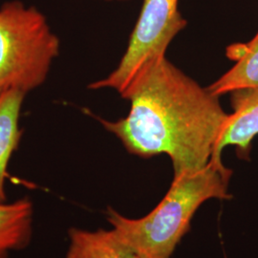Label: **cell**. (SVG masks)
<instances>
[{
    "label": "cell",
    "instance_id": "6da1fadb",
    "mask_svg": "<svg viewBox=\"0 0 258 258\" xmlns=\"http://www.w3.org/2000/svg\"><path fill=\"white\" fill-rule=\"evenodd\" d=\"M120 96L130 102L128 115L99 120L130 154L145 159L166 154L174 176L209 165L230 114L208 87L163 55L145 65Z\"/></svg>",
    "mask_w": 258,
    "mask_h": 258
},
{
    "label": "cell",
    "instance_id": "7a4b0ae2",
    "mask_svg": "<svg viewBox=\"0 0 258 258\" xmlns=\"http://www.w3.org/2000/svg\"><path fill=\"white\" fill-rule=\"evenodd\" d=\"M231 173L224 164L211 161L198 171L174 176L165 197L145 217L129 219L108 208L107 221L121 242L140 257L170 258L204 202L231 199L228 186Z\"/></svg>",
    "mask_w": 258,
    "mask_h": 258
},
{
    "label": "cell",
    "instance_id": "3957f363",
    "mask_svg": "<svg viewBox=\"0 0 258 258\" xmlns=\"http://www.w3.org/2000/svg\"><path fill=\"white\" fill-rule=\"evenodd\" d=\"M58 54L59 39L41 12L17 0L0 7V94L39 87Z\"/></svg>",
    "mask_w": 258,
    "mask_h": 258
},
{
    "label": "cell",
    "instance_id": "277c9868",
    "mask_svg": "<svg viewBox=\"0 0 258 258\" xmlns=\"http://www.w3.org/2000/svg\"><path fill=\"white\" fill-rule=\"evenodd\" d=\"M178 4L179 0H144L120 63L108 77L91 83L89 88H110L120 95L145 65L166 55L173 38L186 26Z\"/></svg>",
    "mask_w": 258,
    "mask_h": 258
},
{
    "label": "cell",
    "instance_id": "5b68a950",
    "mask_svg": "<svg viewBox=\"0 0 258 258\" xmlns=\"http://www.w3.org/2000/svg\"><path fill=\"white\" fill-rule=\"evenodd\" d=\"M231 108L228 121L214 149L212 162L222 165V152L229 146L237 156L248 160L251 142L258 135V89H240L230 93Z\"/></svg>",
    "mask_w": 258,
    "mask_h": 258
},
{
    "label": "cell",
    "instance_id": "8992f818",
    "mask_svg": "<svg viewBox=\"0 0 258 258\" xmlns=\"http://www.w3.org/2000/svg\"><path fill=\"white\" fill-rule=\"evenodd\" d=\"M226 54L235 64L208 87L210 91L220 97L240 89H258V32L246 43L231 44Z\"/></svg>",
    "mask_w": 258,
    "mask_h": 258
},
{
    "label": "cell",
    "instance_id": "52a82bcc",
    "mask_svg": "<svg viewBox=\"0 0 258 258\" xmlns=\"http://www.w3.org/2000/svg\"><path fill=\"white\" fill-rule=\"evenodd\" d=\"M25 95L16 89L0 94V203L7 200L5 181L8 166L22 137L19 118Z\"/></svg>",
    "mask_w": 258,
    "mask_h": 258
},
{
    "label": "cell",
    "instance_id": "ba28073f",
    "mask_svg": "<svg viewBox=\"0 0 258 258\" xmlns=\"http://www.w3.org/2000/svg\"><path fill=\"white\" fill-rule=\"evenodd\" d=\"M34 205L29 198L0 203V258L25 249L33 236Z\"/></svg>",
    "mask_w": 258,
    "mask_h": 258
},
{
    "label": "cell",
    "instance_id": "9c48e42d",
    "mask_svg": "<svg viewBox=\"0 0 258 258\" xmlns=\"http://www.w3.org/2000/svg\"><path fill=\"white\" fill-rule=\"evenodd\" d=\"M66 258H141L121 242L113 230H69Z\"/></svg>",
    "mask_w": 258,
    "mask_h": 258
},
{
    "label": "cell",
    "instance_id": "30bf717a",
    "mask_svg": "<svg viewBox=\"0 0 258 258\" xmlns=\"http://www.w3.org/2000/svg\"><path fill=\"white\" fill-rule=\"evenodd\" d=\"M107 1H114V0H107ZM118 1H123V0H118Z\"/></svg>",
    "mask_w": 258,
    "mask_h": 258
}]
</instances>
